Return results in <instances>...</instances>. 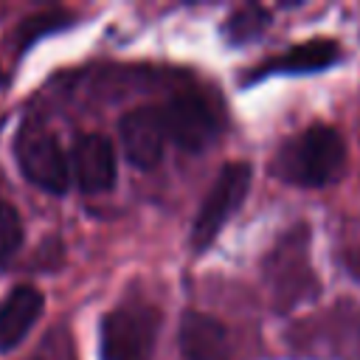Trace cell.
<instances>
[{
  "label": "cell",
  "instance_id": "cell-1",
  "mask_svg": "<svg viewBox=\"0 0 360 360\" xmlns=\"http://www.w3.org/2000/svg\"><path fill=\"white\" fill-rule=\"evenodd\" d=\"M346 163H349V152L340 132L326 124H312L278 149L273 169L287 183L315 188L340 180Z\"/></svg>",
  "mask_w": 360,
  "mask_h": 360
},
{
  "label": "cell",
  "instance_id": "cell-2",
  "mask_svg": "<svg viewBox=\"0 0 360 360\" xmlns=\"http://www.w3.org/2000/svg\"><path fill=\"white\" fill-rule=\"evenodd\" d=\"M160 315L149 304H121L101 321V360H152Z\"/></svg>",
  "mask_w": 360,
  "mask_h": 360
},
{
  "label": "cell",
  "instance_id": "cell-3",
  "mask_svg": "<svg viewBox=\"0 0 360 360\" xmlns=\"http://www.w3.org/2000/svg\"><path fill=\"white\" fill-rule=\"evenodd\" d=\"M250 163H242V160H231L225 163L211 188L205 191L202 197V205L194 217V225H191V248L197 253H202L222 231V225L231 219V214L242 205V200L248 197V188H250Z\"/></svg>",
  "mask_w": 360,
  "mask_h": 360
},
{
  "label": "cell",
  "instance_id": "cell-4",
  "mask_svg": "<svg viewBox=\"0 0 360 360\" xmlns=\"http://www.w3.org/2000/svg\"><path fill=\"white\" fill-rule=\"evenodd\" d=\"M307 239H309V231L298 225L276 245V250L267 259V278H270L278 309L295 307L304 295H309V290H315V276L307 259L309 256Z\"/></svg>",
  "mask_w": 360,
  "mask_h": 360
},
{
  "label": "cell",
  "instance_id": "cell-5",
  "mask_svg": "<svg viewBox=\"0 0 360 360\" xmlns=\"http://www.w3.org/2000/svg\"><path fill=\"white\" fill-rule=\"evenodd\" d=\"M17 163L22 169V174L51 191V194H62L70 183V160L65 155V149L59 146L56 135L45 132V129H22L17 138Z\"/></svg>",
  "mask_w": 360,
  "mask_h": 360
},
{
  "label": "cell",
  "instance_id": "cell-6",
  "mask_svg": "<svg viewBox=\"0 0 360 360\" xmlns=\"http://www.w3.org/2000/svg\"><path fill=\"white\" fill-rule=\"evenodd\" d=\"M163 129L166 138L174 141L180 149L200 152L217 138V112L200 96H177L163 110Z\"/></svg>",
  "mask_w": 360,
  "mask_h": 360
},
{
  "label": "cell",
  "instance_id": "cell-7",
  "mask_svg": "<svg viewBox=\"0 0 360 360\" xmlns=\"http://www.w3.org/2000/svg\"><path fill=\"white\" fill-rule=\"evenodd\" d=\"M70 177L84 194H101L115 183V146L101 132L79 135L70 149Z\"/></svg>",
  "mask_w": 360,
  "mask_h": 360
},
{
  "label": "cell",
  "instance_id": "cell-8",
  "mask_svg": "<svg viewBox=\"0 0 360 360\" xmlns=\"http://www.w3.org/2000/svg\"><path fill=\"white\" fill-rule=\"evenodd\" d=\"M121 146L124 155L129 158V163L149 169L160 160L163 155V143H166V129H163V118L158 107H135L129 110L121 124Z\"/></svg>",
  "mask_w": 360,
  "mask_h": 360
},
{
  "label": "cell",
  "instance_id": "cell-9",
  "mask_svg": "<svg viewBox=\"0 0 360 360\" xmlns=\"http://www.w3.org/2000/svg\"><path fill=\"white\" fill-rule=\"evenodd\" d=\"M42 307L45 298L31 284H20L6 295V301L0 304V352H11L22 343L28 329L39 321Z\"/></svg>",
  "mask_w": 360,
  "mask_h": 360
},
{
  "label": "cell",
  "instance_id": "cell-10",
  "mask_svg": "<svg viewBox=\"0 0 360 360\" xmlns=\"http://www.w3.org/2000/svg\"><path fill=\"white\" fill-rule=\"evenodd\" d=\"M183 360H231V340L219 321L202 312H186L180 321Z\"/></svg>",
  "mask_w": 360,
  "mask_h": 360
},
{
  "label": "cell",
  "instance_id": "cell-11",
  "mask_svg": "<svg viewBox=\"0 0 360 360\" xmlns=\"http://www.w3.org/2000/svg\"><path fill=\"white\" fill-rule=\"evenodd\" d=\"M340 56L338 45L332 39H309L301 42L295 48H290L287 53L267 59L264 65L256 68L253 76H267V73H312V70H323L329 68L335 59Z\"/></svg>",
  "mask_w": 360,
  "mask_h": 360
},
{
  "label": "cell",
  "instance_id": "cell-12",
  "mask_svg": "<svg viewBox=\"0 0 360 360\" xmlns=\"http://www.w3.org/2000/svg\"><path fill=\"white\" fill-rule=\"evenodd\" d=\"M22 245V219L17 208L0 200V267H6Z\"/></svg>",
  "mask_w": 360,
  "mask_h": 360
},
{
  "label": "cell",
  "instance_id": "cell-13",
  "mask_svg": "<svg viewBox=\"0 0 360 360\" xmlns=\"http://www.w3.org/2000/svg\"><path fill=\"white\" fill-rule=\"evenodd\" d=\"M267 25V11L259 8V6H248V8H239L228 17V25H225V34L231 42H248L253 37H259Z\"/></svg>",
  "mask_w": 360,
  "mask_h": 360
},
{
  "label": "cell",
  "instance_id": "cell-14",
  "mask_svg": "<svg viewBox=\"0 0 360 360\" xmlns=\"http://www.w3.org/2000/svg\"><path fill=\"white\" fill-rule=\"evenodd\" d=\"M68 20H70V17H68L65 11H45V14L28 17V20L22 22V28H20V42L28 45L31 39H37V37H42V34H51V31L68 25Z\"/></svg>",
  "mask_w": 360,
  "mask_h": 360
}]
</instances>
